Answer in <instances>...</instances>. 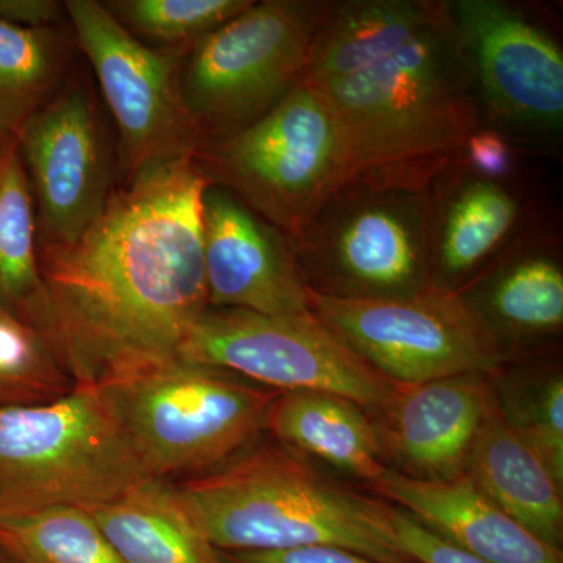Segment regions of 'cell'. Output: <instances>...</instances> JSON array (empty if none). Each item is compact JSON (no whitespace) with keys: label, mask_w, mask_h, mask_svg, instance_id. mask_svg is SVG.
Here are the masks:
<instances>
[{"label":"cell","mask_w":563,"mask_h":563,"mask_svg":"<svg viewBox=\"0 0 563 563\" xmlns=\"http://www.w3.org/2000/svg\"><path fill=\"white\" fill-rule=\"evenodd\" d=\"M41 290L31 181L16 141L0 161V306L24 318Z\"/></svg>","instance_id":"obj_22"},{"label":"cell","mask_w":563,"mask_h":563,"mask_svg":"<svg viewBox=\"0 0 563 563\" xmlns=\"http://www.w3.org/2000/svg\"><path fill=\"white\" fill-rule=\"evenodd\" d=\"M58 13L60 7L52 0H0V21L14 27L46 31Z\"/></svg>","instance_id":"obj_31"},{"label":"cell","mask_w":563,"mask_h":563,"mask_svg":"<svg viewBox=\"0 0 563 563\" xmlns=\"http://www.w3.org/2000/svg\"><path fill=\"white\" fill-rule=\"evenodd\" d=\"M98 118L87 91H63L44 103L18 133L46 246H68L109 202V166Z\"/></svg>","instance_id":"obj_13"},{"label":"cell","mask_w":563,"mask_h":563,"mask_svg":"<svg viewBox=\"0 0 563 563\" xmlns=\"http://www.w3.org/2000/svg\"><path fill=\"white\" fill-rule=\"evenodd\" d=\"M195 154L136 174L79 240L44 247L41 290L22 320L76 388L102 390L180 358L209 309Z\"/></svg>","instance_id":"obj_1"},{"label":"cell","mask_w":563,"mask_h":563,"mask_svg":"<svg viewBox=\"0 0 563 563\" xmlns=\"http://www.w3.org/2000/svg\"><path fill=\"white\" fill-rule=\"evenodd\" d=\"M483 124L515 146L548 147L563 131V52L532 13L499 0L448 2Z\"/></svg>","instance_id":"obj_11"},{"label":"cell","mask_w":563,"mask_h":563,"mask_svg":"<svg viewBox=\"0 0 563 563\" xmlns=\"http://www.w3.org/2000/svg\"><path fill=\"white\" fill-rule=\"evenodd\" d=\"M306 81L339 124L351 181L428 190L484 125L448 2H325Z\"/></svg>","instance_id":"obj_2"},{"label":"cell","mask_w":563,"mask_h":563,"mask_svg":"<svg viewBox=\"0 0 563 563\" xmlns=\"http://www.w3.org/2000/svg\"><path fill=\"white\" fill-rule=\"evenodd\" d=\"M266 431L292 453L313 455L369 485L388 468L373 418L342 396L279 391L269 406Z\"/></svg>","instance_id":"obj_20"},{"label":"cell","mask_w":563,"mask_h":563,"mask_svg":"<svg viewBox=\"0 0 563 563\" xmlns=\"http://www.w3.org/2000/svg\"><path fill=\"white\" fill-rule=\"evenodd\" d=\"M291 243L310 290L336 298L413 295L432 285L429 188L350 181Z\"/></svg>","instance_id":"obj_7"},{"label":"cell","mask_w":563,"mask_h":563,"mask_svg":"<svg viewBox=\"0 0 563 563\" xmlns=\"http://www.w3.org/2000/svg\"><path fill=\"white\" fill-rule=\"evenodd\" d=\"M310 313L395 384L495 376L507 344L457 291L429 285L402 298H336L307 287Z\"/></svg>","instance_id":"obj_9"},{"label":"cell","mask_w":563,"mask_h":563,"mask_svg":"<svg viewBox=\"0 0 563 563\" xmlns=\"http://www.w3.org/2000/svg\"><path fill=\"white\" fill-rule=\"evenodd\" d=\"M69 383L43 336L0 306V407L55 401Z\"/></svg>","instance_id":"obj_25"},{"label":"cell","mask_w":563,"mask_h":563,"mask_svg":"<svg viewBox=\"0 0 563 563\" xmlns=\"http://www.w3.org/2000/svg\"><path fill=\"white\" fill-rule=\"evenodd\" d=\"M90 512L125 563H224L165 481H143Z\"/></svg>","instance_id":"obj_21"},{"label":"cell","mask_w":563,"mask_h":563,"mask_svg":"<svg viewBox=\"0 0 563 563\" xmlns=\"http://www.w3.org/2000/svg\"><path fill=\"white\" fill-rule=\"evenodd\" d=\"M372 487L429 531L485 562L563 563L561 548L515 521L466 473L451 481H421L387 468Z\"/></svg>","instance_id":"obj_17"},{"label":"cell","mask_w":563,"mask_h":563,"mask_svg":"<svg viewBox=\"0 0 563 563\" xmlns=\"http://www.w3.org/2000/svg\"><path fill=\"white\" fill-rule=\"evenodd\" d=\"M504 417L563 485V379L554 372L509 390H496Z\"/></svg>","instance_id":"obj_26"},{"label":"cell","mask_w":563,"mask_h":563,"mask_svg":"<svg viewBox=\"0 0 563 563\" xmlns=\"http://www.w3.org/2000/svg\"><path fill=\"white\" fill-rule=\"evenodd\" d=\"M483 277L476 295H461L504 343L507 339H537L561 332V242L544 217L477 279Z\"/></svg>","instance_id":"obj_18"},{"label":"cell","mask_w":563,"mask_h":563,"mask_svg":"<svg viewBox=\"0 0 563 563\" xmlns=\"http://www.w3.org/2000/svg\"><path fill=\"white\" fill-rule=\"evenodd\" d=\"M60 70L55 41L47 31L0 21V140L13 141L46 103Z\"/></svg>","instance_id":"obj_24"},{"label":"cell","mask_w":563,"mask_h":563,"mask_svg":"<svg viewBox=\"0 0 563 563\" xmlns=\"http://www.w3.org/2000/svg\"><path fill=\"white\" fill-rule=\"evenodd\" d=\"M199 158L210 184L231 191L290 240L352 180L339 124L306 79L243 131L210 141Z\"/></svg>","instance_id":"obj_6"},{"label":"cell","mask_w":563,"mask_h":563,"mask_svg":"<svg viewBox=\"0 0 563 563\" xmlns=\"http://www.w3.org/2000/svg\"><path fill=\"white\" fill-rule=\"evenodd\" d=\"M391 518L399 542L415 563H488L446 542L401 509L393 507Z\"/></svg>","instance_id":"obj_29"},{"label":"cell","mask_w":563,"mask_h":563,"mask_svg":"<svg viewBox=\"0 0 563 563\" xmlns=\"http://www.w3.org/2000/svg\"><path fill=\"white\" fill-rule=\"evenodd\" d=\"M466 474L515 521L562 550L563 485L506 420L498 398L474 442Z\"/></svg>","instance_id":"obj_19"},{"label":"cell","mask_w":563,"mask_h":563,"mask_svg":"<svg viewBox=\"0 0 563 563\" xmlns=\"http://www.w3.org/2000/svg\"><path fill=\"white\" fill-rule=\"evenodd\" d=\"M7 143H9V141H7ZM3 144H5V143H3L2 140H0V161H2L3 147H5V146H3Z\"/></svg>","instance_id":"obj_32"},{"label":"cell","mask_w":563,"mask_h":563,"mask_svg":"<svg viewBox=\"0 0 563 563\" xmlns=\"http://www.w3.org/2000/svg\"><path fill=\"white\" fill-rule=\"evenodd\" d=\"M457 163L492 180H517L518 147L504 133L481 125L466 140Z\"/></svg>","instance_id":"obj_28"},{"label":"cell","mask_w":563,"mask_h":563,"mask_svg":"<svg viewBox=\"0 0 563 563\" xmlns=\"http://www.w3.org/2000/svg\"><path fill=\"white\" fill-rule=\"evenodd\" d=\"M325 2H252L196 41L179 81L196 135L225 139L262 118L306 79Z\"/></svg>","instance_id":"obj_8"},{"label":"cell","mask_w":563,"mask_h":563,"mask_svg":"<svg viewBox=\"0 0 563 563\" xmlns=\"http://www.w3.org/2000/svg\"><path fill=\"white\" fill-rule=\"evenodd\" d=\"M0 550L18 563H125L90 510L76 506L3 518Z\"/></svg>","instance_id":"obj_23"},{"label":"cell","mask_w":563,"mask_h":563,"mask_svg":"<svg viewBox=\"0 0 563 563\" xmlns=\"http://www.w3.org/2000/svg\"><path fill=\"white\" fill-rule=\"evenodd\" d=\"M224 563H380L336 547H302L257 553H222Z\"/></svg>","instance_id":"obj_30"},{"label":"cell","mask_w":563,"mask_h":563,"mask_svg":"<svg viewBox=\"0 0 563 563\" xmlns=\"http://www.w3.org/2000/svg\"><path fill=\"white\" fill-rule=\"evenodd\" d=\"M517 180H492L455 162L429 185L431 284L462 291L542 214Z\"/></svg>","instance_id":"obj_15"},{"label":"cell","mask_w":563,"mask_h":563,"mask_svg":"<svg viewBox=\"0 0 563 563\" xmlns=\"http://www.w3.org/2000/svg\"><path fill=\"white\" fill-rule=\"evenodd\" d=\"M251 5L252 0H122L106 7L150 38L196 43Z\"/></svg>","instance_id":"obj_27"},{"label":"cell","mask_w":563,"mask_h":563,"mask_svg":"<svg viewBox=\"0 0 563 563\" xmlns=\"http://www.w3.org/2000/svg\"><path fill=\"white\" fill-rule=\"evenodd\" d=\"M495 376L473 373L421 384H396L376 415L384 457L421 481L466 473L470 454L496 398Z\"/></svg>","instance_id":"obj_16"},{"label":"cell","mask_w":563,"mask_h":563,"mask_svg":"<svg viewBox=\"0 0 563 563\" xmlns=\"http://www.w3.org/2000/svg\"><path fill=\"white\" fill-rule=\"evenodd\" d=\"M65 9L120 129L131 180L151 166L195 154L198 135L181 106L172 58L141 44L103 3L68 0Z\"/></svg>","instance_id":"obj_12"},{"label":"cell","mask_w":563,"mask_h":563,"mask_svg":"<svg viewBox=\"0 0 563 563\" xmlns=\"http://www.w3.org/2000/svg\"><path fill=\"white\" fill-rule=\"evenodd\" d=\"M177 493L222 553L336 547L380 563H415L399 542L390 504L333 483L282 448L240 454Z\"/></svg>","instance_id":"obj_3"},{"label":"cell","mask_w":563,"mask_h":563,"mask_svg":"<svg viewBox=\"0 0 563 563\" xmlns=\"http://www.w3.org/2000/svg\"><path fill=\"white\" fill-rule=\"evenodd\" d=\"M151 479L209 473L266 429L277 393L187 361L165 363L102 388Z\"/></svg>","instance_id":"obj_5"},{"label":"cell","mask_w":563,"mask_h":563,"mask_svg":"<svg viewBox=\"0 0 563 563\" xmlns=\"http://www.w3.org/2000/svg\"><path fill=\"white\" fill-rule=\"evenodd\" d=\"M202 242L209 309L266 317L310 313L291 240L213 184L202 198Z\"/></svg>","instance_id":"obj_14"},{"label":"cell","mask_w":563,"mask_h":563,"mask_svg":"<svg viewBox=\"0 0 563 563\" xmlns=\"http://www.w3.org/2000/svg\"><path fill=\"white\" fill-rule=\"evenodd\" d=\"M146 479L102 390L74 387L55 401L0 407V520L91 510Z\"/></svg>","instance_id":"obj_4"},{"label":"cell","mask_w":563,"mask_h":563,"mask_svg":"<svg viewBox=\"0 0 563 563\" xmlns=\"http://www.w3.org/2000/svg\"><path fill=\"white\" fill-rule=\"evenodd\" d=\"M180 358L279 391L331 393L373 415L387 406L396 387L312 313L266 317L247 310L207 309L188 333Z\"/></svg>","instance_id":"obj_10"}]
</instances>
